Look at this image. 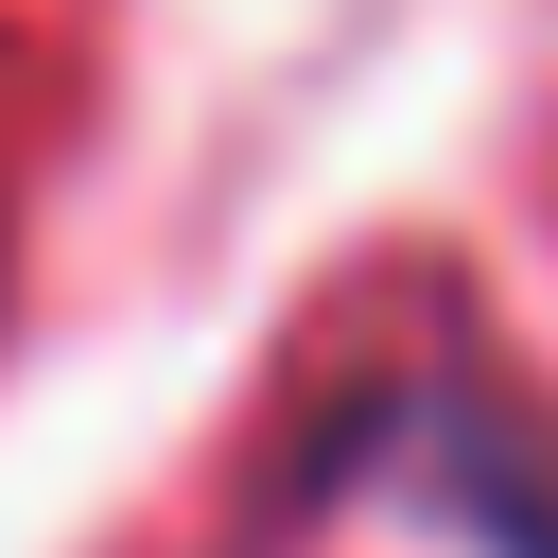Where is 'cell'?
I'll return each instance as SVG.
<instances>
[{"label":"cell","instance_id":"obj_1","mask_svg":"<svg viewBox=\"0 0 558 558\" xmlns=\"http://www.w3.org/2000/svg\"><path fill=\"white\" fill-rule=\"evenodd\" d=\"M296 506H401L453 558H558V418H523L471 366H401L331 401V436L296 453Z\"/></svg>","mask_w":558,"mask_h":558}]
</instances>
